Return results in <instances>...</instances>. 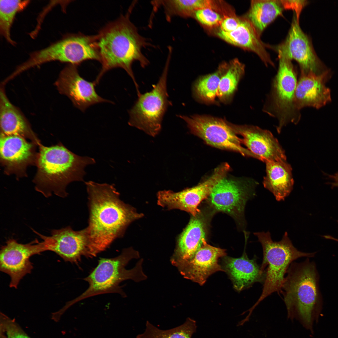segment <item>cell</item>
Segmentation results:
<instances>
[{"instance_id":"2","label":"cell","mask_w":338,"mask_h":338,"mask_svg":"<svg viewBox=\"0 0 338 338\" xmlns=\"http://www.w3.org/2000/svg\"><path fill=\"white\" fill-rule=\"evenodd\" d=\"M136 2L132 3L127 13L118 19L108 23L95 35L101 69L95 80L97 84L103 75L112 69H123L131 78L137 92L139 87L132 69L133 63L139 62L145 68L149 64L143 54V48L151 46L145 38L139 33L130 16Z\"/></svg>"},{"instance_id":"3","label":"cell","mask_w":338,"mask_h":338,"mask_svg":"<svg viewBox=\"0 0 338 338\" xmlns=\"http://www.w3.org/2000/svg\"><path fill=\"white\" fill-rule=\"evenodd\" d=\"M36 165L37 172L33 182L35 189L45 197L54 193L66 197V187L74 181H84L85 167L95 163L93 158L77 155L62 143L39 146Z\"/></svg>"},{"instance_id":"19","label":"cell","mask_w":338,"mask_h":338,"mask_svg":"<svg viewBox=\"0 0 338 338\" xmlns=\"http://www.w3.org/2000/svg\"><path fill=\"white\" fill-rule=\"evenodd\" d=\"M225 251L210 245L205 241L191 259L176 267L184 278L202 285L212 274L224 271L218 260L226 256Z\"/></svg>"},{"instance_id":"27","label":"cell","mask_w":338,"mask_h":338,"mask_svg":"<svg viewBox=\"0 0 338 338\" xmlns=\"http://www.w3.org/2000/svg\"><path fill=\"white\" fill-rule=\"evenodd\" d=\"M228 65L222 64L214 73L202 76L196 81L193 88L197 98L206 102L215 101L220 80Z\"/></svg>"},{"instance_id":"18","label":"cell","mask_w":338,"mask_h":338,"mask_svg":"<svg viewBox=\"0 0 338 338\" xmlns=\"http://www.w3.org/2000/svg\"><path fill=\"white\" fill-rule=\"evenodd\" d=\"M228 123L236 134L242 137V144L246 146L253 158L265 162L286 160L284 151L269 131L255 126Z\"/></svg>"},{"instance_id":"9","label":"cell","mask_w":338,"mask_h":338,"mask_svg":"<svg viewBox=\"0 0 338 338\" xmlns=\"http://www.w3.org/2000/svg\"><path fill=\"white\" fill-rule=\"evenodd\" d=\"M88 60L100 61L95 35H68L48 47L32 53L24 63L27 69L44 63L58 61L77 65Z\"/></svg>"},{"instance_id":"28","label":"cell","mask_w":338,"mask_h":338,"mask_svg":"<svg viewBox=\"0 0 338 338\" xmlns=\"http://www.w3.org/2000/svg\"><path fill=\"white\" fill-rule=\"evenodd\" d=\"M146 327L145 331L138 334L136 338H191L197 326L196 321L188 317L183 324L169 330L160 329L148 320Z\"/></svg>"},{"instance_id":"7","label":"cell","mask_w":338,"mask_h":338,"mask_svg":"<svg viewBox=\"0 0 338 338\" xmlns=\"http://www.w3.org/2000/svg\"><path fill=\"white\" fill-rule=\"evenodd\" d=\"M171 55H168L163 72L152 89L140 93L128 110L129 125L155 137L160 132L164 116L172 103L168 99L167 80Z\"/></svg>"},{"instance_id":"13","label":"cell","mask_w":338,"mask_h":338,"mask_svg":"<svg viewBox=\"0 0 338 338\" xmlns=\"http://www.w3.org/2000/svg\"><path fill=\"white\" fill-rule=\"evenodd\" d=\"M46 251L44 242L36 239L25 244L13 238L7 240L1 248L0 270L10 276V287L17 288L21 280L31 272L33 266L30 258Z\"/></svg>"},{"instance_id":"32","label":"cell","mask_w":338,"mask_h":338,"mask_svg":"<svg viewBox=\"0 0 338 338\" xmlns=\"http://www.w3.org/2000/svg\"><path fill=\"white\" fill-rule=\"evenodd\" d=\"M1 316V330L6 333L7 338H30L15 321L3 314Z\"/></svg>"},{"instance_id":"10","label":"cell","mask_w":338,"mask_h":338,"mask_svg":"<svg viewBox=\"0 0 338 338\" xmlns=\"http://www.w3.org/2000/svg\"><path fill=\"white\" fill-rule=\"evenodd\" d=\"M178 116L186 122L191 133L207 144L253 157L250 152L242 146L241 138L238 137L225 120L207 115Z\"/></svg>"},{"instance_id":"22","label":"cell","mask_w":338,"mask_h":338,"mask_svg":"<svg viewBox=\"0 0 338 338\" xmlns=\"http://www.w3.org/2000/svg\"><path fill=\"white\" fill-rule=\"evenodd\" d=\"M208 221L200 212L191 218L177 240L170 259L172 265H177L190 260L206 241Z\"/></svg>"},{"instance_id":"33","label":"cell","mask_w":338,"mask_h":338,"mask_svg":"<svg viewBox=\"0 0 338 338\" xmlns=\"http://www.w3.org/2000/svg\"><path fill=\"white\" fill-rule=\"evenodd\" d=\"M284 9H291L294 11L297 18L299 20L301 13L308 3L306 0H281Z\"/></svg>"},{"instance_id":"17","label":"cell","mask_w":338,"mask_h":338,"mask_svg":"<svg viewBox=\"0 0 338 338\" xmlns=\"http://www.w3.org/2000/svg\"><path fill=\"white\" fill-rule=\"evenodd\" d=\"M57 83L60 92L67 95L74 106L82 112L96 104L113 103L97 94L95 83L88 81L82 77L77 65L70 64L65 67L61 72Z\"/></svg>"},{"instance_id":"30","label":"cell","mask_w":338,"mask_h":338,"mask_svg":"<svg viewBox=\"0 0 338 338\" xmlns=\"http://www.w3.org/2000/svg\"><path fill=\"white\" fill-rule=\"evenodd\" d=\"M28 0L0 1V32L8 42L13 45L16 43L11 38V29L17 14L23 10L29 3Z\"/></svg>"},{"instance_id":"4","label":"cell","mask_w":338,"mask_h":338,"mask_svg":"<svg viewBox=\"0 0 338 338\" xmlns=\"http://www.w3.org/2000/svg\"><path fill=\"white\" fill-rule=\"evenodd\" d=\"M308 258L291 264L280 292L283 296L287 318L298 321L312 331L321 309L322 299L316 266Z\"/></svg>"},{"instance_id":"8","label":"cell","mask_w":338,"mask_h":338,"mask_svg":"<svg viewBox=\"0 0 338 338\" xmlns=\"http://www.w3.org/2000/svg\"><path fill=\"white\" fill-rule=\"evenodd\" d=\"M278 57L279 67L272 85L269 108L265 110L277 118V131L279 133L289 123H297L300 115L295 105L298 82L295 69L291 60L281 55Z\"/></svg>"},{"instance_id":"34","label":"cell","mask_w":338,"mask_h":338,"mask_svg":"<svg viewBox=\"0 0 338 338\" xmlns=\"http://www.w3.org/2000/svg\"><path fill=\"white\" fill-rule=\"evenodd\" d=\"M241 20L232 17H227L223 19L221 22L220 30L227 32L233 31L238 27Z\"/></svg>"},{"instance_id":"26","label":"cell","mask_w":338,"mask_h":338,"mask_svg":"<svg viewBox=\"0 0 338 338\" xmlns=\"http://www.w3.org/2000/svg\"><path fill=\"white\" fill-rule=\"evenodd\" d=\"M284 9L280 0H252L247 19L260 36L269 24L282 15Z\"/></svg>"},{"instance_id":"20","label":"cell","mask_w":338,"mask_h":338,"mask_svg":"<svg viewBox=\"0 0 338 338\" xmlns=\"http://www.w3.org/2000/svg\"><path fill=\"white\" fill-rule=\"evenodd\" d=\"M331 76L328 70L320 74L301 73L294 99L295 107L298 111L308 106L318 109L330 102V90L325 84Z\"/></svg>"},{"instance_id":"15","label":"cell","mask_w":338,"mask_h":338,"mask_svg":"<svg viewBox=\"0 0 338 338\" xmlns=\"http://www.w3.org/2000/svg\"><path fill=\"white\" fill-rule=\"evenodd\" d=\"M34 231L43 240L46 251L55 253L65 261L77 264L82 256L89 258V242L85 228L75 231L68 226L52 230L49 236Z\"/></svg>"},{"instance_id":"6","label":"cell","mask_w":338,"mask_h":338,"mask_svg":"<svg viewBox=\"0 0 338 338\" xmlns=\"http://www.w3.org/2000/svg\"><path fill=\"white\" fill-rule=\"evenodd\" d=\"M261 244L263 258L260 268L266 271L262 293L255 304L250 309L253 311L259 304L272 293L280 292L287 271L294 261L301 257L311 258L316 253H305L298 250L293 244L286 232L278 242L272 239L269 231L254 233Z\"/></svg>"},{"instance_id":"35","label":"cell","mask_w":338,"mask_h":338,"mask_svg":"<svg viewBox=\"0 0 338 338\" xmlns=\"http://www.w3.org/2000/svg\"><path fill=\"white\" fill-rule=\"evenodd\" d=\"M328 177L331 180L330 183L332 188L338 187V172L333 174H327Z\"/></svg>"},{"instance_id":"24","label":"cell","mask_w":338,"mask_h":338,"mask_svg":"<svg viewBox=\"0 0 338 338\" xmlns=\"http://www.w3.org/2000/svg\"><path fill=\"white\" fill-rule=\"evenodd\" d=\"M265 163L266 176L264 179V186L273 194L277 201H284L293 189L291 166L284 160Z\"/></svg>"},{"instance_id":"31","label":"cell","mask_w":338,"mask_h":338,"mask_svg":"<svg viewBox=\"0 0 338 338\" xmlns=\"http://www.w3.org/2000/svg\"><path fill=\"white\" fill-rule=\"evenodd\" d=\"M196 18L201 24L209 27L220 24L223 19L220 15L211 8H204L196 11Z\"/></svg>"},{"instance_id":"14","label":"cell","mask_w":338,"mask_h":338,"mask_svg":"<svg viewBox=\"0 0 338 338\" xmlns=\"http://www.w3.org/2000/svg\"><path fill=\"white\" fill-rule=\"evenodd\" d=\"M18 136L1 134L0 162L4 173L18 179L26 177L27 168L36 164L38 153L34 143Z\"/></svg>"},{"instance_id":"11","label":"cell","mask_w":338,"mask_h":338,"mask_svg":"<svg viewBox=\"0 0 338 338\" xmlns=\"http://www.w3.org/2000/svg\"><path fill=\"white\" fill-rule=\"evenodd\" d=\"M230 166L224 163L216 169L208 179L192 187L178 192L170 190L160 191L157 195L158 204L168 209H178L195 216L200 212L198 206L208 197L214 186L225 177Z\"/></svg>"},{"instance_id":"1","label":"cell","mask_w":338,"mask_h":338,"mask_svg":"<svg viewBox=\"0 0 338 338\" xmlns=\"http://www.w3.org/2000/svg\"><path fill=\"white\" fill-rule=\"evenodd\" d=\"M89 212L86 229L89 258L106 250L116 239L122 237L128 226L141 217L130 205L119 198L114 185L85 182Z\"/></svg>"},{"instance_id":"16","label":"cell","mask_w":338,"mask_h":338,"mask_svg":"<svg viewBox=\"0 0 338 338\" xmlns=\"http://www.w3.org/2000/svg\"><path fill=\"white\" fill-rule=\"evenodd\" d=\"M251 185L223 178L213 187L207 198L215 211L234 217L243 216L247 201L255 195Z\"/></svg>"},{"instance_id":"23","label":"cell","mask_w":338,"mask_h":338,"mask_svg":"<svg viewBox=\"0 0 338 338\" xmlns=\"http://www.w3.org/2000/svg\"><path fill=\"white\" fill-rule=\"evenodd\" d=\"M218 36L226 42L256 53L266 66L274 65L266 49L268 45L263 43L255 29L246 18L241 19L235 30L227 32L220 30Z\"/></svg>"},{"instance_id":"25","label":"cell","mask_w":338,"mask_h":338,"mask_svg":"<svg viewBox=\"0 0 338 338\" xmlns=\"http://www.w3.org/2000/svg\"><path fill=\"white\" fill-rule=\"evenodd\" d=\"M0 110L1 134L21 136L38 146L41 144L24 118L3 91L0 92Z\"/></svg>"},{"instance_id":"29","label":"cell","mask_w":338,"mask_h":338,"mask_svg":"<svg viewBox=\"0 0 338 338\" xmlns=\"http://www.w3.org/2000/svg\"><path fill=\"white\" fill-rule=\"evenodd\" d=\"M244 71V65L238 60H234L228 64L220 80L217 91V97L221 101L225 102L230 99Z\"/></svg>"},{"instance_id":"5","label":"cell","mask_w":338,"mask_h":338,"mask_svg":"<svg viewBox=\"0 0 338 338\" xmlns=\"http://www.w3.org/2000/svg\"><path fill=\"white\" fill-rule=\"evenodd\" d=\"M139 257L138 251L129 248L124 249L120 254L115 257L100 259L96 267L84 279L89 284L88 288L67 303L68 306L84 299L104 294L117 293L125 297V293L120 286L122 282L131 279L138 282L147 278L143 270L142 259L132 268L128 269L125 268L130 261Z\"/></svg>"},{"instance_id":"21","label":"cell","mask_w":338,"mask_h":338,"mask_svg":"<svg viewBox=\"0 0 338 338\" xmlns=\"http://www.w3.org/2000/svg\"><path fill=\"white\" fill-rule=\"evenodd\" d=\"M242 255L238 258L225 256L223 257L222 268L229 275L234 289L240 292L250 288L256 283L264 284L266 271L261 270L255 256L252 259L246 253V245Z\"/></svg>"},{"instance_id":"12","label":"cell","mask_w":338,"mask_h":338,"mask_svg":"<svg viewBox=\"0 0 338 338\" xmlns=\"http://www.w3.org/2000/svg\"><path fill=\"white\" fill-rule=\"evenodd\" d=\"M278 53L299 64L301 73L320 74L326 70L317 57L308 36L301 29L294 13L288 34L285 40L271 47Z\"/></svg>"}]
</instances>
